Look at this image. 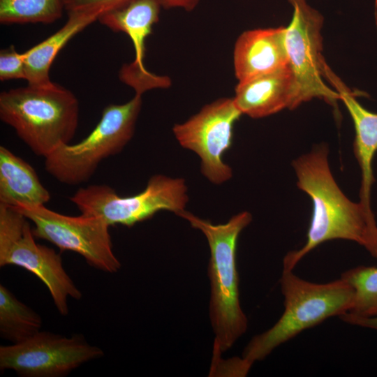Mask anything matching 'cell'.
I'll list each match as a JSON object with an SVG mask.
<instances>
[{
  "instance_id": "1",
  "label": "cell",
  "mask_w": 377,
  "mask_h": 377,
  "mask_svg": "<svg viewBox=\"0 0 377 377\" xmlns=\"http://www.w3.org/2000/svg\"><path fill=\"white\" fill-rule=\"evenodd\" d=\"M328 148L318 145L293 161L297 186L311 199L313 213L306 243L283 260V270H293L320 244L333 239L353 241L377 259V223L371 209L348 199L338 186L328 163Z\"/></svg>"
},
{
  "instance_id": "2",
  "label": "cell",
  "mask_w": 377,
  "mask_h": 377,
  "mask_svg": "<svg viewBox=\"0 0 377 377\" xmlns=\"http://www.w3.org/2000/svg\"><path fill=\"white\" fill-rule=\"evenodd\" d=\"M206 237L210 249L209 313L214 334V357L230 348L246 331L248 320L239 300L236 249L239 235L251 221V214L240 212L226 223L214 225L184 210L177 214Z\"/></svg>"
},
{
  "instance_id": "3",
  "label": "cell",
  "mask_w": 377,
  "mask_h": 377,
  "mask_svg": "<svg viewBox=\"0 0 377 377\" xmlns=\"http://www.w3.org/2000/svg\"><path fill=\"white\" fill-rule=\"evenodd\" d=\"M79 103L65 87L48 85L11 89L0 94V119L36 155L45 158L69 144L78 124Z\"/></svg>"
},
{
  "instance_id": "4",
  "label": "cell",
  "mask_w": 377,
  "mask_h": 377,
  "mask_svg": "<svg viewBox=\"0 0 377 377\" xmlns=\"http://www.w3.org/2000/svg\"><path fill=\"white\" fill-rule=\"evenodd\" d=\"M293 271L283 270L280 279L284 305L281 316L271 328L254 336L242 352V358L251 365L302 332L348 312L353 304L354 290L342 278L316 283Z\"/></svg>"
},
{
  "instance_id": "5",
  "label": "cell",
  "mask_w": 377,
  "mask_h": 377,
  "mask_svg": "<svg viewBox=\"0 0 377 377\" xmlns=\"http://www.w3.org/2000/svg\"><path fill=\"white\" fill-rule=\"evenodd\" d=\"M141 96L135 94L127 103L107 105L87 137L75 145H62L45 158L47 172L67 185L87 182L102 161L119 153L131 140Z\"/></svg>"
},
{
  "instance_id": "6",
  "label": "cell",
  "mask_w": 377,
  "mask_h": 377,
  "mask_svg": "<svg viewBox=\"0 0 377 377\" xmlns=\"http://www.w3.org/2000/svg\"><path fill=\"white\" fill-rule=\"evenodd\" d=\"M69 200L82 214L100 216L110 226L131 227L161 210L177 214L184 210L188 198L183 179L156 175L134 195L122 197L110 186L93 184L80 188Z\"/></svg>"
},
{
  "instance_id": "7",
  "label": "cell",
  "mask_w": 377,
  "mask_h": 377,
  "mask_svg": "<svg viewBox=\"0 0 377 377\" xmlns=\"http://www.w3.org/2000/svg\"><path fill=\"white\" fill-rule=\"evenodd\" d=\"M30 221L17 209L0 204V267L17 265L36 275L47 286L61 315L68 313V297L82 294L68 276L61 256L36 242Z\"/></svg>"
},
{
  "instance_id": "8",
  "label": "cell",
  "mask_w": 377,
  "mask_h": 377,
  "mask_svg": "<svg viewBox=\"0 0 377 377\" xmlns=\"http://www.w3.org/2000/svg\"><path fill=\"white\" fill-rule=\"evenodd\" d=\"M34 224L35 237L48 241L61 251L80 254L91 267L116 273L121 263L112 251L110 226L100 216L64 215L41 206L13 207Z\"/></svg>"
},
{
  "instance_id": "9",
  "label": "cell",
  "mask_w": 377,
  "mask_h": 377,
  "mask_svg": "<svg viewBox=\"0 0 377 377\" xmlns=\"http://www.w3.org/2000/svg\"><path fill=\"white\" fill-rule=\"evenodd\" d=\"M288 1L293 8L292 20L286 27V46L297 86L295 108L315 98L337 107L340 95L323 79L325 61L320 30L323 17L306 0Z\"/></svg>"
},
{
  "instance_id": "10",
  "label": "cell",
  "mask_w": 377,
  "mask_h": 377,
  "mask_svg": "<svg viewBox=\"0 0 377 377\" xmlns=\"http://www.w3.org/2000/svg\"><path fill=\"white\" fill-rule=\"evenodd\" d=\"M104 355L82 334L67 337L40 331L16 344L1 346L0 369L21 377H64L82 364Z\"/></svg>"
},
{
  "instance_id": "11",
  "label": "cell",
  "mask_w": 377,
  "mask_h": 377,
  "mask_svg": "<svg viewBox=\"0 0 377 377\" xmlns=\"http://www.w3.org/2000/svg\"><path fill=\"white\" fill-rule=\"evenodd\" d=\"M242 114L233 98H219L173 127L179 143L198 155L202 173L213 184L232 177V169L222 156L232 145L234 124Z\"/></svg>"
},
{
  "instance_id": "12",
  "label": "cell",
  "mask_w": 377,
  "mask_h": 377,
  "mask_svg": "<svg viewBox=\"0 0 377 377\" xmlns=\"http://www.w3.org/2000/svg\"><path fill=\"white\" fill-rule=\"evenodd\" d=\"M161 8L159 0H136L122 8L103 14L98 19L112 31L124 32L131 38L135 59L123 66L119 78L133 87L135 94H142L149 89L170 85L168 77L152 74L144 65L145 40L151 34L152 26L158 21Z\"/></svg>"
},
{
  "instance_id": "13",
  "label": "cell",
  "mask_w": 377,
  "mask_h": 377,
  "mask_svg": "<svg viewBox=\"0 0 377 377\" xmlns=\"http://www.w3.org/2000/svg\"><path fill=\"white\" fill-rule=\"evenodd\" d=\"M239 82L267 74L288 65L286 27L258 29L243 32L233 54Z\"/></svg>"
},
{
  "instance_id": "14",
  "label": "cell",
  "mask_w": 377,
  "mask_h": 377,
  "mask_svg": "<svg viewBox=\"0 0 377 377\" xmlns=\"http://www.w3.org/2000/svg\"><path fill=\"white\" fill-rule=\"evenodd\" d=\"M297 86L293 73L287 65L275 71L239 82L234 101L242 114L260 118L295 109Z\"/></svg>"
},
{
  "instance_id": "15",
  "label": "cell",
  "mask_w": 377,
  "mask_h": 377,
  "mask_svg": "<svg viewBox=\"0 0 377 377\" xmlns=\"http://www.w3.org/2000/svg\"><path fill=\"white\" fill-rule=\"evenodd\" d=\"M325 77L334 87L347 108L353 121L355 138L354 154L361 170L360 202L371 209V188L374 182L372 161L377 151V113L365 109L356 100L353 93L341 82L325 63L323 70Z\"/></svg>"
},
{
  "instance_id": "16",
  "label": "cell",
  "mask_w": 377,
  "mask_h": 377,
  "mask_svg": "<svg viewBox=\"0 0 377 377\" xmlns=\"http://www.w3.org/2000/svg\"><path fill=\"white\" fill-rule=\"evenodd\" d=\"M50 193L34 168L4 146L0 147V204L19 206L45 205Z\"/></svg>"
},
{
  "instance_id": "17",
  "label": "cell",
  "mask_w": 377,
  "mask_h": 377,
  "mask_svg": "<svg viewBox=\"0 0 377 377\" xmlns=\"http://www.w3.org/2000/svg\"><path fill=\"white\" fill-rule=\"evenodd\" d=\"M64 25L36 45L22 52L28 84L44 86L51 84L49 72L59 52L77 34L98 20L94 14L69 13Z\"/></svg>"
},
{
  "instance_id": "18",
  "label": "cell",
  "mask_w": 377,
  "mask_h": 377,
  "mask_svg": "<svg viewBox=\"0 0 377 377\" xmlns=\"http://www.w3.org/2000/svg\"><path fill=\"white\" fill-rule=\"evenodd\" d=\"M40 315L0 285V336L12 344L22 343L40 331Z\"/></svg>"
},
{
  "instance_id": "19",
  "label": "cell",
  "mask_w": 377,
  "mask_h": 377,
  "mask_svg": "<svg viewBox=\"0 0 377 377\" xmlns=\"http://www.w3.org/2000/svg\"><path fill=\"white\" fill-rule=\"evenodd\" d=\"M64 10L62 0H0V22L50 24Z\"/></svg>"
},
{
  "instance_id": "20",
  "label": "cell",
  "mask_w": 377,
  "mask_h": 377,
  "mask_svg": "<svg viewBox=\"0 0 377 377\" xmlns=\"http://www.w3.org/2000/svg\"><path fill=\"white\" fill-rule=\"evenodd\" d=\"M354 290L353 304L347 312L362 317L377 316V267L357 266L342 273Z\"/></svg>"
},
{
  "instance_id": "21",
  "label": "cell",
  "mask_w": 377,
  "mask_h": 377,
  "mask_svg": "<svg viewBox=\"0 0 377 377\" xmlns=\"http://www.w3.org/2000/svg\"><path fill=\"white\" fill-rule=\"evenodd\" d=\"M136 0H62L69 13H87L98 17L106 13L122 8Z\"/></svg>"
},
{
  "instance_id": "22",
  "label": "cell",
  "mask_w": 377,
  "mask_h": 377,
  "mask_svg": "<svg viewBox=\"0 0 377 377\" xmlns=\"http://www.w3.org/2000/svg\"><path fill=\"white\" fill-rule=\"evenodd\" d=\"M13 79L26 80V71L23 54L17 52L12 45L0 52V80Z\"/></svg>"
},
{
  "instance_id": "23",
  "label": "cell",
  "mask_w": 377,
  "mask_h": 377,
  "mask_svg": "<svg viewBox=\"0 0 377 377\" xmlns=\"http://www.w3.org/2000/svg\"><path fill=\"white\" fill-rule=\"evenodd\" d=\"M339 318L343 322L348 324L371 329L377 332V316L372 317H362L349 313H345Z\"/></svg>"
},
{
  "instance_id": "24",
  "label": "cell",
  "mask_w": 377,
  "mask_h": 377,
  "mask_svg": "<svg viewBox=\"0 0 377 377\" xmlns=\"http://www.w3.org/2000/svg\"><path fill=\"white\" fill-rule=\"evenodd\" d=\"M162 8H181L187 11L193 10L199 0H159Z\"/></svg>"
},
{
  "instance_id": "25",
  "label": "cell",
  "mask_w": 377,
  "mask_h": 377,
  "mask_svg": "<svg viewBox=\"0 0 377 377\" xmlns=\"http://www.w3.org/2000/svg\"><path fill=\"white\" fill-rule=\"evenodd\" d=\"M376 4H377V0H376Z\"/></svg>"
}]
</instances>
